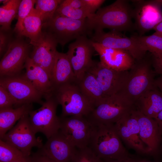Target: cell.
I'll list each match as a JSON object with an SVG mask.
<instances>
[{"instance_id":"1","label":"cell","mask_w":162,"mask_h":162,"mask_svg":"<svg viewBox=\"0 0 162 162\" xmlns=\"http://www.w3.org/2000/svg\"><path fill=\"white\" fill-rule=\"evenodd\" d=\"M133 9L128 1L117 0L110 5L100 8L86 19L91 35L94 32L108 28L118 32L130 30L133 27Z\"/></svg>"},{"instance_id":"2","label":"cell","mask_w":162,"mask_h":162,"mask_svg":"<svg viewBox=\"0 0 162 162\" xmlns=\"http://www.w3.org/2000/svg\"><path fill=\"white\" fill-rule=\"evenodd\" d=\"M95 127L89 147L103 160L130 158L122 145L114 124H99Z\"/></svg>"},{"instance_id":"3","label":"cell","mask_w":162,"mask_h":162,"mask_svg":"<svg viewBox=\"0 0 162 162\" xmlns=\"http://www.w3.org/2000/svg\"><path fill=\"white\" fill-rule=\"evenodd\" d=\"M152 59L146 56L135 60L129 70L126 82L120 93L126 98L135 103L144 93L154 86L155 74Z\"/></svg>"},{"instance_id":"4","label":"cell","mask_w":162,"mask_h":162,"mask_svg":"<svg viewBox=\"0 0 162 162\" xmlns=\"http://www.w3.org/2000/svg\"><path fill=\"white\" fill-rule=\"evenodd\" d=\"M86 19L74 20L55 12L50 19L43 23L42 31L51 36L58 44L64 46L73 40L91 35Z\"/></svg>"},{"instance_id":"5","label":"cell","mask_w":162,"mask_h":162,"mask_svg":"<svg viewBox=\"0 0 162 162\" xmlns=\"http://www.w3.org/2000/svg\"><path fill=\"white\" fill-rule=\"evenodd\" d=\"M136 108L120 93L106 97L86 117L95 125L114 124Z\"/></svg>"},{"instance_id":"6","label":"cell","mask_w":162,"mask_h":162,"mask_svg":"<svg viewBox=\"0 0 162 162\" xmlns=\"http://www.w3.org/2000/svg\"><path fill=\"white\" fill-rule=\"evenodd\" d=\"M53 94L62 106L61 117L87 116L94 108L82 93L76 81L56 88Z\"/></svg>"},{"instance_id":"7","label":"cell","mask_w":162,"mask_h":162,"mask_svg":"<svg viewBox=\"0 0 162 162\" xmlns=\"http://www.w3.org/2000/svg\"><path fill=\"white\" fill-rule=\"evenodd\" d=\"M45 99L41 106L31 111L29 116L30 124L34 132L43 133L48 139L59 131L61 120L56 115L59 104L53 94Z\"/></svg>"},{"instance_id":"8","label":"cell","mask_w":162,"mask_h":162,"mask_svg":"<svg viewBox=\"0 0 162 162\" xmlns=\"http://www.w3.org/2000/svg\"><path fill=\"white\" fill-rule=\"evenodd\" d=\"M60 133L76 148L88 146L95 125L86 116L60 118Z\"/></svg>"},{"instance_id":"9","label":"cell","mask_w":162,"mask_h":162,"mask_svg":"<svg viewBox=\"0 0 162 162\" xmlns=\"http://www.w3.org/2000/svg\"><path fill=\"white\" fill-rule=\"evenodd\" d=\"M30 123L29 114L21 118L1 139L15 147L26 157L31 155L34 147L41 148V140L36 138Z\"/></svg>"},{"instance_id":"10","label":"cell","mask_w":162,"mask_h":162,"mask_svg":"<svg viewBox=\"0 0 162 162\" xmlns=\"http://www.w3.org/2000/svg\"><path fill=\"white\" fill-rule=\"evenodd\" d=\"M13 38L0 62V77L20 75L30 55V46L22 37Z\"/></svg>"},{"instance_id":"11","label":"cell","mask_w":162,"mask_h":162,"mask_svg":"<svg viewBox=\"0 0 162 162\" xmlns=\"http://www.w3.org/2000/svg\"><path fill=\"white\" fill-rule=\"evenodd\" d=\"M95 51L93 41L86 36H82L70 44L66 53L74 70L76 81L81 80L91 66Z\"/></svg>"},{"instance_id":"12","label":"cell","mask_w":162,"mask_h":162,"mask_svg":"<svg viewBox=\"0 0 162 162\" xmlns=\"http://www.w3.org/2000/svg\"><path fill=\"white\" fill-rule=\"evenodd\" d=\"M0 86L10 93L16 102V107L33 103L42 105L43 95L21 75L14 76L0 77Z\"/></svg>"},{"instance_id":"13","label":"cell","mask_w":162,"mask_h":162,"mask_svg":"<svg viewBox=\"0 0 162 162\" xmlns=\"http://www.w3.org/2000/svg\"><path fill=\"white\" fill-rule=\"evenodd\" d=\"M133 18L141 34L153 29L162 21V0H132Z\"/></svg>"},{"instance_id":"14","label":"cell","mask_w":162,"mask_h":162,"mask_svg":"<svg viewBox=\"0 0 162 162\" xmlns=\"http://www.w3.org/2000/svg\"><path fill=\"white\" fill-rule=\"evenodd\" d=\"M91 39L105 47L126 52L135 60L142 59L146 54L132 36L128 37L120 32L111 31L106 32L103 30L94 32Z\"/></svg>"},{"instance_id":"15","label":"cell","mask_w":162,"mask_h":162,"mask_svg":"<svg viewBox=\"0 0 162 162\" xmlns=\"http://www.w3.org/2000/svg\"><path fill=\"white\" fill-rule=\"evenodd\" d=\"M87 72L94 76L104 95L107 97L121 91L126 82L129 70H116L106 67L100 62L94 61Z\"/></svg>"},{"instance_id":"16","label":"cell","mask_w":162,"mask_h":162,"mask_svg":"<svg viewBox=\"0 0 162 162\" xmlns=\"http://www.w3.org/2000/svg\"><path fill=\"white\" fill-rule=\"evenodd\" d=\"M40 37L36 40L30 42L33 50L29 55L31 60L44 69L50 78L57 51V42L51 36L43 32Z\"/></svg>"},{"instance_id":"17","label":"cell","mask_w":162,"mask_h":162,"mask_svg":"<svg viewBox=\"0 0 162 162\" xmlns=\"http://www.w3.org/2000/svg\"><path fill=\"white\" fill-rule=\"evenodd\" d=\"M132 112L114 124L116 130L121 139L129 146L140 152L149 153L141 139L138 124Z\"/></svg>"},{"instance_id":"18","label":"cell","mask_w":162,"mask_h":162,"mask_svg":"<svg viewBox=\"0 0 162 162\" xmlns=\"http://www.w3.org/2000/svg\"><path fill=\"white\" fill-rule=\"evenodd\" d=\"M76 149L59 131L48 139L45 144L38 149L56 162H71Z\"/></svg>"},{"instance_id":"19","label":"cell","mask_w":162,"mask_h":162,"mask_svg":"<svg viewBox=\"0 0 162 162\" xmlns=\"http://www.w3.org/2000/svg\"><path fill=\"white\" fill-rule=\"evenodd\" d=\"M93 45L99 56L100 62L110 69L118 71L128 70L135 62V60L126 52L106 47L93 41Z\"/></svg>"},{"instance_id":"20","label":"cell","mask_w":162,"mask_h":162,"mask_svg":"<svg viewBox=\"0 0 162 162\" xmlns=\"http://www.w3.org/2000/svg\"><path fill=\"white\" fill-rule=\"evenodd\" d=\"M132 113L138 124L142 141L148 148L149 153L155 152L158 149L162 136L156 122L154 118L144 115L136 107Z\"/></svg>"},{"instance_id":"21","label":"cell","mask_w":162,"mask_h":162,"mask_svg":"<svg viewBox=\"0 0 162 162\" xmlns=\"http://www.w3.org/2000/svg\"><path fill=\"white\" fill-rule=\"evenodd\" d=\"M25 73L21 76L29 82L45 99L52 95L54 91L50 76L43 68L28 57L25 65Z\"/></svg>"},{"instance_id":"22","label":"cell","mask_w":162,"mask_h":162,"mask_svg":"<svg viewBox=\"0 0 162 162\" xmlns=\"http://www.w3.org/2000/svg\"><path fill=\"white\" fill-rule=\"evenodd\" d=\"M50 79L54 90L62 86L76 81L74 70L66 53L57 51Z\"/></svg>"},{"instance_id":"23","label":"cell","mask_w":162,"mask_h":162,"mask_svg":"<svg viewBox=\"0 0 162 162\" xmlns=\"http://www.w3.org/2000/svg\"><path fill=\"white\" fill-rule=\"evenodd\" d=\"M135 105L144 115L154 119L162 110V93L154 86L143 94Z\"/></svg>"},{"instance_id":"24","label":"cell","mask_w":162,"mask_h":162,"mask_svg":"<svg viewBox=\"0 0 162 162\" xmlns=\"http://www.w3.org/2000/svg\"><path fill=\"white\" fill-rule=\"evenodd\" d=\"M76 82L82 93L94 108L106 97L95 77L89 72H86L81 80Z\"/></svg>"},{"instance_id":"25","label":"cell","mask_w":162,"mask_h":162,"mask_svg":"<svg viewBox=\"0 0 162 162\" xmlns=\"http://www.w3.org/2000/svg\"><path fill=\"white\" fill-rule=\"evenodd\" d=\"M32 104H25L16 108L0 110V138L1 139L16 122L32 110Z\"/></svg>"},{"instance_id":"26","label":"cell","mask_w":162,"mask_h":162,"mask_svg":"<svg viewBox=\"0 0 162 162\" xmlns=\"http://www.w3.org/2000/svg\"><path fill=\"white\" fill-rule=\"evenodd\" d=\"M43 22L35 8L23 20L19 29L15 32L17 36L28 38L34 41L41 35Z\"/></svg>"},{"instance_id":"27","label":"cell","mask_w":162,"mask_h":162,"mask_svg":"<svg viewBox=\"0 0 162 162\" xmlns=\"http://www.w3.org/2000/svg\"><path fill=\"white\" fill-rule=\"evenodd\" d=\"M133 37L143 51H148L153 56H162V37L155 33L148 36L133 35Z\"/></svg>"},{"instance_id":"28","label":"cell","mask_w":162,"mask_h":162,"mask_svg":"<svg viewBox=\"0 0 162 162\" xmlns=\"http://www.w3.org/2000/svg\"><path fill=\"white\" fill-rule=\"evenodd\" d=\"M21 0H10L0 8V30H11L12 21L17 14Z\"/></svg>"},{"instance_id":"29","label":"cell","mask_w":162,"mask_h":162,"mask_svg":"<svg viewBox=\"0 0 162 162\" xmlns=\"http://www.w3.org/2000/svg\"><path fill=\"white\" fill-rule=\"evenodd\" d=\"M61 0H37L35 9L43 23L50 19L54 15L60 3Z\"/></svg>"},{"instance_id":"30","label":"cell","mask_w":162,"mask_h":162,"mask_svg":"<svg viewBox=\"0 0 162 162\" xmlns=\"http://www.w3.org/2000/svg\"><path fill=\"white\" fill-rule=\"evenodd\" d=\"M28 157L15 147L0 139V162H10Z\"/></svg>"},{"instance_id":"31","label":"cell","mask_w":162,"mask_h":162,"mask_svg":"<svg viewBox=\"0 0 162 162\" xmlns=\"http://www.w3.org/2000/svg\"><path fill=\"white\" fill-rule=\"evenodd\" d=\"M56 12L59 15L72 19L82 20L91 15L86 10L73 8L62 1L58 5Z\"/></svg>"},{"instance_id":"32","label":"cell","mask_w":162,"mask_h":162,"mask_svg":"<svg viewBox=\"0 0 162 162\" xmlns=\"http://www.w3.org/2000/svg\"><path fill=\"white\" fill-rule=\"evenodd\" d=\"M71 162H103L89 146L77 148Z\"/></svg>"},{"instance_id":"33","label":"cell","mask_w":162,"mask_h":162,"mask_svg":"<svg viewBox=\"0 0 162 162\" xmlns=\"http://www.w3.org/2000/svg\"><path fill=\"white\" fill-rule=\"evenodd\" d=\"M36 0H22L20 4L17 13V21L14 29V32L20 28L23 20L34 8Z\"/></svg>"},{"instance_id":"34","label":"cell","mask_w":162,"mask_h":162,"mask_svg":"<svg viewBox=\"0 0 162 162\" xmlns=\"http://www.w3.org/2000/svg\"><path fill=\"white\" fill-rule=\"evenodd\" d=\"M16 102L10 93L0 86V110L15 108Z\"/></svg>"},{"instance_id":"35","label":"cell","mask_w":162,"mask_h":162,"mask_svg":"<svg viewBox=\"0 0 162 162\" xmlns=\"http://www.w3.org/2000/svg\"><path fill=\"white\" fill-rule=\"evenodd\" d=\"M13 38L11 30H0V55L3 57L7 51Z\"/></svg>"},{"instance_id":"36","label":"cell","mask_w":162,"mask_h":162,"mask_svg":"<svg viewBox=\"0 0 162 162\" xmlns=\"http://www.w3.org/2000/svg\"><path fill=\"white\" fill-rule=\"evenodd\" d=\"M85 8L90 14H94L105 1L104 0H82Z\"/></svg>"},{"instance_id":"37","label":"cell","mask_w":162,"mask_h":162,"mask_svg":"<svg viewBox=\"0 0 162 162\" xmlns=\"http://www.w3.org/2000/svg\"><path fill=\"white\" fill-rule=\"evenodd\" d=\"M29 162H56L43 154L39 149L28 157Z\"/></svg>"},{"instance_id":"38","label":"cell","mask_w":162,"mask_h":162,"mask_svg":"<svg viewBox=\"0 0 162 162\" xmlns=\"http://www.w3.org/2000/svg\"><path fill=\"white\" fill-rule=\"evenodd\" d=\"M152 67L155 74L162 75V56H152Z\"/></svg>"},{"instance_id":"39","label":"cell","mask_w":162,"mask_h":162,"mask_svg":"<svg viewBox=\"0 0 162 162\" xmlns=\"http://www.w3.org/2000/svg\"><path fill=\"white\" fill-rule=\"evenodd\" d=\"M63 1L65 3L73 8L84 9L87 11L82 0H64Z\"/></svg>"},{"instance_id":"40","label":"cell","mask_w":162,"mask_h":162,"mask_svg":"<svg viewBox=\"0 0 162 162\" xmlns=\"http://www.w3.org/2000/svg\"><path fill=\"white\" fill-rule=\"evenodd\" d=\"M154 119L157 123L160 132L162 135V110L158 114Z\"/></svg>"},{"instance_id":"41","label":"cell","mask_w":162,"mask_h":162,"mask_svg":"<svg viewBox=\"0 0 162 162\" xmlns=\"http://www.w3.org/2000/svg\"><path fill=\"white\" fill-rule=\"evenodd\" d=\"M103 162H136L130 157L123 159H106L103 160Z\"/></svg>"},{"instance_id":"42","label":"cell","mask_w":162,"mask_h":162,"mask_svg":"<svg viewBox=\"0 0 162 162\" xmlns=\"http://www.w3.org/2000/svg\"><path fill=\"white\" fill-rule=\"evenodd\" d=\"M154 85L162 93V76L155 79Z\"/></svg>"},{"instance_id":"43","label":"cell","mask_w":162,"mask_h":162,"mask_svg":"<svg viewBox=\"0 0 162 162\" xmlns=\"http://www.w3.org/2000/svg\"><path fill=\"white\" fill-rule=\"evenodd\" d=\"M154 33L162 37V21L158 24L154 28Z\"/></svg>"},{"instance_id":"44","label":"cell","mask_w":162,"mask_h":162,"mask_svg":"<svg viewBox=\"0 0 162 162\" xmlns=\"http://www.w3.org/2000/svg\"><path fill=\"white\" fill-rule=\"evenodd\" d=\"M10 162H29L28 157L24 159H17L13 160Z\"/></svg>"}]
</instances>
